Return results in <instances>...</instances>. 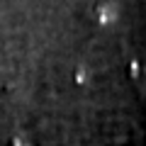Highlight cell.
Instances as JSON below:
<instances>
[{
  "label": "cell",
  "instance_id": "cell-1",
  "mask_svg": "<svg viewBox=\"0 0 146 146\" xmlns=\"http://www.w3.org/2000/svg\"><path fill=\"white\" fill-rule=\"evenodd\" d=\"M73 78H76V83H85V68L80 66L78 71H76V76H73Z\"/></svg>",
  "mask_w": 146,
  "mask_h": 146
},
{
  "label": "cell",
  "instance_id": "cell-2",
  "mask_svg": "<svg viewBox=\"0 0 146 146\" xmlns=\"http://www.w3.org/2000/svg\"><path fill=\"white\" fill-rule=\"evenodd\" d=\"M12 144H15V146H25V144H20V139H15V141H12Z\"/></svg>",
  "mask_w": 146,
  "mask_h": 146
}]
</instances>
